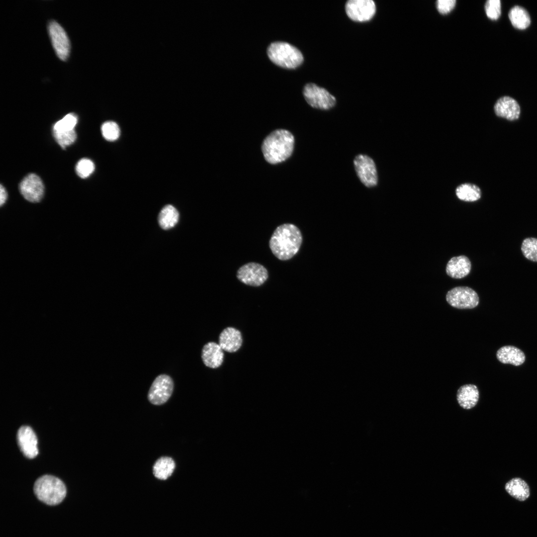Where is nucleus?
Listing matches in <instances>:
<instances>
[{
  "mask_svg": "<svg viewBox=\"0 0 537 537\" xmlns=\"http://www.w3.org/2000/svg\"><path fill=\"white\" fill-rule=\"evenodd\" d=\"M302 242L299 229L290 223L281 224L274 230L269 241L273 255L281 261L293 258L298 252Z\"/></svg>",
  "mask_w": 537,
  "mask_h": 537,
  "instance_id": "1",
  "label": "nucleus"
},
{
  "mask_svg": "<svg viewBox=\"0 0 537 537\" xmlns=\"http://www.w3.org/2000/svg\"><path fill=\"white\" fill-rule=\"evenodd\" d=\"M294 144V137L289 131L282 129L274 130L263 142L264 158L271 164L282 162L292 154Z\"/></svg>",
  "mask_w": 537,
  "mask_h": 537,
  "instance_id": "2",
  "label": "nucleus"
},
{
  "mask_svg": "<svg viewBox=\"0 0 537 537\" xmlns=\"http://www.w3.org/2000/svg\"><path fill=\"white\" fill-rule=\"evenodd\" d=\"M33 492L37 499L49 506L60 504L67 495V488L59 478L50 475L38 478L33 486Z\"/></svg>",
  "mask_w": 537,
  "mask_h": 537,
  "instance_id": "3",
  "label": "nucleus"
},
{
  "mask_svg": "<svg viewBox=\"0 0 537 537\" xmlns=\"http://www.w3.org/2000/svg\"><path fill=\"white\" fill-rule=\"evenodd\" d=\"M268 55L272 62L285 68H296L303 61V55L297 48L284 42L270 44L268 48Z\"/></svg>",
  "mask_w": 537,
  "mask_h": 537,
  "instance_id": "4",
  "label": "nucleus"
},
{
  "mask_svg": "<svg viewBox=\"0 0 537 537\" xmlns=\"http://www.w3.org/2000/svg\"><path fill=\"white\" fill-rule=\"evenodd\" d=\"M446 300L451 306L459 309H473L479 302L477 293L467 286H457L449 290L446 294Z\"/></svg>",
  "mask_w": 537,
  "mask_h": 537,
  "instance_id": "5",
  "label": "nucleus"
},
{
  "mask_svg": "<svg viewBox=\"0 0 537 537\" xmlns=\"http://www.w3.org/2000/svg\"><path fill=\"white\" fill-rule=\"evenodd\" d=\"M236 277L240 281L246 285L258 287L267 280L268 272L262 265L250 262L244 264L238 269Z\"/></svg>",
  "mask_w": 537,
  "mask_h": 537,
  "instance_id": "6",
  "label": "nucleus"
},
{
  "mask_svg": "<svg viewBox=\"0 0 537 537\" xmlns=\"http://www.w3.org/2000/svg\"><path fill=\"white\" fill-rule=\"evenodd\" d=\"M306 101L312 107L327 110L336 104L335 97L325 89L312 83L307 84L303 89Z\"/></svg>",
  "mask_w": 537,
  "mask_h": 537,
  "instance_id": "7",
  "label": "nucleus"
},
{
  "mask_svg": "<svg viewBox=\"0 0 537 537\" xmlns=\"http://www.w3.org/2000/svg\"><path fill=\"white\" fill-rule=\"evenodd\" d=\"M174 390L172 378L166 374L158 375L153 381L148 393V399L153 405H161L171 396Z\"/></svg>",
  "mask_w": 537,
  "mask_h": 537,
  "instance_id": "8",
  "label": "nucleus"
},
{
  "mask_svg": "<svg viewBox=\"0 0 537 537\" xmlns=\"http://www.w3.org/2000/svg\"><path fill=\"white\" fill-rule=\"evenodd\" d=\"M355 169L361 182L370 187L377 183L378 178L375 164L373 160L367 155L360 154L354 161Z\"/></svg>",
  "mask_w": 537,
  "mask_h": 537,
  "instance_id": "9",
  "label": "nucleus"
},
{
  "mask_svg": "<svg viewBox=\"0 0 537 537\" xmlns=\"http://www.w3.org/2000/svg\"><path fill=\"white\" fill-rule=\"evenodd\" d=\"M347 15L353 20L366 21L374 16L376 6L372 0H350L345 6Z\"/></svg>",
  "mask_w": 537,
  "mask_h": 537,
  "instance_id": "10",
  "label": "nucleus"
},
{
  "mask_svg": "<svg viewBox=\"0 0 537 537\" xmlns=\"http://www.w3.org/2000/svg\"><path fill=\"white\" fill-rule=\"evenodd\" d=\"M48 28L57 55L61 60H66L69 55L70 45L65 31L58 23L53 20L49 22Z\"/></svg>",
  "mask_w": 537,
  "mask_h": 537,
  "instance_id": "11",
  "label": "nucleus"
},
{
  "mask_svg": "<svg viewBox=\"0 0 537 537\" xmlns=\"http://www.w3.org/2000/svg\"><path fill=\"white\" fill-rule=\"evenodd\" d=\"M19 189L23 197L31 202H38L43 196L44 184L40 178L35 174L25 176L20 182Z\"/></svg>",
  "mask_w": 537,
  "mask_h": 537,
  "instance_id": "12",
  "label": "nucleus"
},
{
  "mask_svg": "<svg viewBox=\"0 0 537 537\" xmlns=\"http://www.w3.org/2000/svg\"><path fill=\"white\" fill-rule=\"evenodd\" d=\"M17 441L20 450L25 457L33 458L37 456L38 453L37 439L30 427L22 426L19 429Z\"/></svg>",
  "mask_w": 537,
  "mask_h": 537,
  "instance_id": "13",
  "label": "nucleus"
},
{
  "mask_svg": "<svg viewBox=\"0 0 537 537\" xmlns=\"http://www.w3.org/2000/svg\"><path fill=\"white\" fill-rule=\"evenodd\" d=\"M494 110L497 116L509 121L518 119L521 113L518 102L508 96L499 98L494 104Z\"/></svg>",
  "mask_w": 537,
  "mask_h": 537,
  "instance_id": "14",
  "label": "nucleus"
},
{
  "mask_svg": "<svg viewBox=\"0 0 537 537\" xmlns=\"http://www.w3.org/2000/svg\"><path fill=\"white\" fill-rule=\"evenodd\" d=\"M242 343L241 332L233 327L226 328L219 337V345L223 350L228 353L237 352L242 346Z\"/></svg>",
  "mask_w": 537,
  "mask_h": 537,
  "instance_id": "15",
  "label": "nucleus"
},
{
  "mask_svg": "<svg viewBox=\"0 0 537 537\" xmlns=\"http://www.w3.org/2000/svg\"><path fill=\"white\" fill-rule=\"evenodd\" d=\"M201 358L204 364L211 368H217L223 363L224 353L219 344L211 342L203 347Z\"/></svg>",
  "mask_w": 537,
  "mask_h": 537,
  "instance_id": "16",
  "label": "nucleus"
},
{
  "mask_svg": "<svg viewBox=\"0 0 537 537\" xmlns=\"http://www.w3.org/2000/svg\"><path fill=\"white\" fill-rule=\"evenodd\" d=\"M471 264L465 256L461 255L450 259L446 267L447 274L453 278H462L467 275L470 271Z\"/></svg>",
  "mask_w": 537,
  "mask_h": 537,
  "instance_id": "17",
  "label": "nucleus"
},
{
  "mask_svg": "<svg viewBox=\"0 0 537 537\" xmlns=\"http://www.w3.org/2000/svg\"><path fill=\"white\" fill-rule=\"evenodd\" d=\"M479 392L474 384H468L461 386L457 390L456 399L459 406L464 409L473 408L477 403Z\"/></svg>",
  "mask_w": 537,
  "mask_h": 537,
  "instance_id": "18",
  "label": "nucleus"
},
{
  "mask_svg": "<svg viewBox=\"0 0 537 537\" xmlns=\"http://www.w3.org/2000/svg\"><path fill=\"white\" fill-rule=\"evenodd\" d=\"M498 360L502 363L519 366L525 361L524 353L520 349L513 346H505L500 348L496 353Z\"/></svg>",
  "mask_w": 537,
  "mask_h": 537,
  "instance_id": "19",
  "label": "nucleus"
},
{
  "mask_svg": "<svg viewBox=\"0 0 537 537\" xmlns=\"http://www.w3.org/2000/svg\"><path fill=\"white\" fill-rule=\"evenodd\" d=\"M505 490L512 497L520 501L526 500L530 495L528 483L519 477L511 479L505 486Z\"/></svg>",
  "mask_w": 537,
  "mask_h": 537,
  "instance_id": "20",
  "label": "nucleus"
},
{
  "mask_svg": "<svg viewBox=\"0 0 537 537\" xmlns=\"http://www.w3.org/2000/svg\"><path fill=\"white\" fill-rule=\"evenodd\" d=\"M175 467L176 463L172 457L162 456L153 465V474L156 478L165 480L172 475Z\"/></svg>",
  "mask_w": 537,
  "mask_h": 537,
  "instance_id": "21",
  "label": "nucleus"
},
{
  "mask_svg": "<svg viewBox=\"0 0 537 537\" xmlns=\"http://www.w3.org/2000/svg\"><path fill=\"white\" fill-rule=\"evenodd\" d=\"M510 21L515 28L524 29L531 23V18L527 10L523 7L515 5L512 7L508 14Z\"/></svg>",
  "mask_w": 537,
  "mask_h": 537,
  "instance_id": "22",
  "label": "nucleus"
},
{
  "mask_svg": "<svg viewBox=\"0 0 537 537\" xmlns=\"http://www.w3.org/2000/svg\"><path fill=\"white\" fill-rule=\"evenodd\" d=\"M455 194L460 200L466 202H474L480 198L481 191L475 184L465 183L456 187Z\"/></svg>",
  "mask_w": 537,
  "mask_h": 537,
  "instance_id": "23",
  "label": "nucleus"
},
{
  "mask_svg": "<svg viewBox=\"0 0 537 537\" xmlns=\"http://www.w3.org/2000/svg\"><path fill=\"white\" fill-rule=\"evenodd\" d=\"M179 214L177 209L172 205H167L161 210L158 222L162 228L165 230L173 227L178 223Z\"/></svg>",
  "mask_w": 537,
  "mask_h": 537,
  "instance_id": "24",
  "label": "nucleus"
},
{
  "mask_svg": "<svg viewBox=\"0 0 537 537\" xmlns=\"http://www.w3.org/2000/svg\"><path fill=\"white\" fill-rule=\"evenodd\" d=\"M77 122V115L73 113H70L54 124L53 131L60 132L73 130Z\"/></svg>",
  "mask_w": 537,
  "mask_h": 537,
  "instance_id": "25",
  "label": "nucleus"
},
{
  "mask_svg": "<svg viewBox=\"0 0 537 537\" xmlns=\"http://www.w3.org/2000/svg\"><path fill=\"white\" fill-rule=\"evenodd\" d=\"M521 250L527 259L537 262V239L527 238L522 242Z\"/></svg>",
  "mask_w": 537,
  "mask_h": 537,
  "instance_id": "26",
  "label": "nucleus"
},
{
  "mask_svg": "<svg viewBox=\"0 0 537 537\" xmlns=\"http://www.w3.org/2000/svg\"><path fill=\"white\" fill-rule=\"evenodd\" d=\"M101 131L104 138L109 141L117 140L120 135L118 125L112 121L104 122L101 126Z\"/></svg>",
  "mask_w": 537,
  "mask_h": 537,
  "instance_id": "27",
  "label": "nucleus"
},
{
  "mask_svg": "<svg viewBox=\"0 0 537 537\" xmlns=\"http://www.w3.org/2000/svg\"><path fill=\"white\" fill-rule=\"evenodd\" d=\"M53 136L56 142L63 149L74 143L77 139L75 129L67 131H53Z\"/></svg>",
  "mask_w": 537,
  "mask_h": 537,
  "instance_id": "28",
  "label": "nucleus"
},
{
  "mask_svg": "<svg viewBox=\"0 0 537 537\" xmlns=\"http://www.w3.org/2000/svg\"><path fill=\"white\" fill-rule=\"evenodd\" d=\"M95 166L93 162L87 158L81 159L76 166V173L82 179L89 177L93 172Z\"/></svg>",
  "mask_w": 537,
  "mask_h": 537,
  "instance_id": "29",
  "label": "nucleus"
},
{
  "mask_svg": "<svg viewBox=\"0 0 537 537\" xmlns=\"http://www.w3.org/2000/svg\"><path fill=\"white\" fill-rule=\"evenodd\" d=\"M501 1L500 0H488L485 4V10L487 16L493 20L497 19L501 15Z\"/></svg>",
  "mask_w": 537,
  "mask_h": 537,
  "instance_id": "30",
  "label": "nucleus"
},
{
  "mask_svg": "<svg viewBox=\"0 0 537 537\" xmlns=\"http://www.w3.org/2000/svg\"><path fill=\"white\" fill-rule=\"evenodd\" d=\"M455 3V0H438L436 1V7L441 13L446 14L453 8Z\"/></svg>",
  "mask_w": 537,
  "mask_h": 537,
  "instance_id": "31",
  "label": "nucleus"
},
{
  "mask_svg": "<svg viewBox=\"0 0 537 537\" xmlns=\"http://www.w3.org/2000/svg\"><path fill=\"white\" fill-rule=\"evenodd\" d=\"M7 197V194L5 188L0 184V205L2 206L5 202Z\"/></svg>",
  "mask_w": 537,
  "mask_h": 537,
  "instance_id": "32",
  "label": "nucleus"
}]
</instances>
